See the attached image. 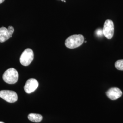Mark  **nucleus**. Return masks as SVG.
I'll use <instances>...</instances> for the list:
<instances>
[{"instance_id": "f257e3e1", "label": "nucleus", "mask_w": 123, "mask_h": 123, "mask_svg": "<svg viewBox=\"0 0 123 123\" xmlns=\"http://www.w3.org/2000/svg\"><path fill=\"white\" fill-rule=\"evenodd\" d=\"M84 38L81 34H74L68 37L65 42L66 47L74 49L79 47L84 43Z\"/></svg>"}, {"instance_id": "f03ea898", "label": "nucleus", "mask_w": 123, "mask_h": 123, "mask_svg": "<svg viewBox=\"0 0 123 123\" xmlns=\"http://www.w3.org/2000/svg\"><path fill=\"white\" fill-rule=\"evenodd\" d=\"M19 74L18 71L14 68H10L6 71L3 75V80L8 84H14L18 82Z\"/></svg>"}, {"instance_id": "7ed1b4c3", "label": "nucleus", "mask_w": 123, "mask_h": 123, "mask_svg": "<svg viewBox=\"0 0 123 123\" xmlns=\"http://www.w3.org/2000/svg\"><path fill=\"white\" fill-rule=\"evenodd\" d=\"M34 58L33 51L30 49H25L20 58V62L23 66H27L31 62Z\"/></svg>"}, {"instance_id": "20e7f679", "label": "nucleus", "mask_w": 123, "mask_h": 123, "mask_svg": "<svg viewBox=\"0 0 123 123\" xmlns=\"http://www.w3.org/2000/svg\"><path fill=\"white\" fill-rule=\"evenodd\" d=\"M102 30L103 35L107 39H110L112 38L114 34V24L113 22L110 19L107 20L104 23Z\"/></svg>"}, {"instance_id": "39448f33", "label": "nucleus", "mask_w": 123, "mask_h": 123, "mask_svg": "<svg viewBox=\"0 0 123 123\" xmlns=\"http://www.w3.org/2000/svg\"><path fill=\"white\" fill-rule=\"evenodd\" d=\"M0 97L9 103H14L18 100L17 93L11 90H3L0 91Z\"/></svg>"}, {"instance_id": "423d86ee", "label": "nucleus", "mask_w": 123, "mask_h": 123, "mask_svg": "<svg viewBox=\"0 0 123 123\" xmlns=\"http://www.w3.org/2000/svg\"><path fill=\"white\" fill-rule=\"evenodd\" d=\"M14 31L13 26H9L8 28L2 26L0 28V42L4 43L12 37Z\"/></svg>"}, {"instance_id": "0eeeda50", "label": "nucleus", "mask_w": 123, "mask_h": 123, "mask_svg": "<svg viewBox=\"0 0 123 123\" xmlns=\"http://www.w3.org/2000/svg\"><path fill=\"white\" fill-rule=\"evenodd\" d=\"M38 85V82L36 79H30L27 80L24 86V89L27 93H31L35 91Z\"/></svg>"}, {"instance_id": "6e6552de", "label": "nucleus", "mask_w": 123, "mask_h": 123, "mask_svg": "<svg viewBox=\"0 0 123 123\" xmlns=\"http://www.w3.org/2000/svg\"><path fill=\"white\" fill-rule=\"evenodd\" d=\"M106 94L109 98L112 100H115L121 97L123 93L119 88L113 87L109 89Z\"/></svg>"}, {"instance_id": "1a4fd4ad", "label": "nucleus", "mask_w": 123, "mask_h": 123, "mask_svg": "<svg viewBox=\"0 0 123 123\" xmlns=\"http://www.w3.org/2000/svg\"><path fill=\"white\" fill-rule=\"evenodd\" d=\"M28 119L32 122H40L43 119V116L41 114L31 113L28 115Z\"/></svg>"}, {"instance_id": "9d476101", "label": "nucleus", "mask_w": 123, "mask_h": 123, "mask_svg": "<svg viewBox=\"0 0 123 123\" xmlns=\"http://www.w3.org/2000/svg\"><path fill=\"white\" fill-rule=\"evenodd\" d=\"M115 67L118 70L123 71V59H120L116 61Z\"/></svg>"}, {"instance_id": "9b49d317", "label": "nucleus", "mask_w": 123, "mask_h": 123, "mask_svg": "<svg viewBox=\"0 0 123 123\" xmlns=\"http://www.w3.org/2000/svg\"><path fill=\"white\" fill-rule=\"evenodd\" d=\"M5 0H0V4L3 3L4 1Z\"/></svg>"}, {"instance_id": "f8f14e48", "label": "nucleus", "mask_w": 123, "mask_h": 123, "mask_svg": "<svg viewBox=\"0 0 123 123\" xmlns=\"http://www.w3.org/2000/svg\"><path fill=\"white\" fill-rule=\"evenodd\" d=\"M0 123H5L4 122H0Z\"/></svg>"}]
</instances>
